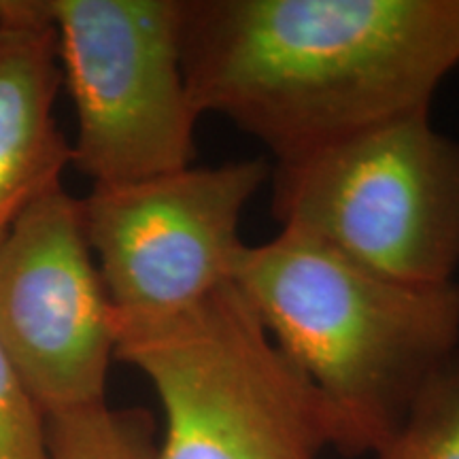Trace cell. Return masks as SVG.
Listing matches in <instances>:
<instances>
[{"label": "cell", "mask_w": 459, "mask_h": 459, "mask_svg": "<svg viewBox=\"0 0 459 459\" xmlns=\"http://www.w3.org/2000/svg\"><path fill=\"white\" fill-rule=\"evenodd\" d=\"M181 49L200 115L296 162L429 113L459 66V0H183Z\"/></svg>", "instance_id": "cell-1"}, {"label": "cell", "mask_w": 459, "mask_h": 459, "mask_svg": "<svg viewBox=\"0 0 459 459\" xmlns=\"http://www.w3.org/2000/svg\"><path fill=\"white\" fill-rule=\"evenodd\" d=\"M372 455L459 459V358L421 389L395 432Z\"/></svg>", "instance_id": "cell-10"}, {"label": "cell", "mask_w": 459, "mask_h": 459, "mask_svg": "<svg viewBox=\"0 0 459 459\" xmlns=\"http://www.w3.org/2000/svg\"><path fill=\"white\" fill-rule=\"evenodd\" d=\"M115 358L143 372L158 394V459L344 455L341 415L281 351L234 283L175 319L117 328Z\"/></svg>", "instance_id": "cell-3"}, {"label": "cell", "mask_w": 459, "mask_h": 459, "mask_svg": "<svg viewBox=\"0 0 459 459\" xmlns=\"http://www.w3.org/2000/svg\"><path fill=\"white\" fill-rule=\"evenodd\" d=\"M45 421L49 459H158L156 423L147 409H111L100 402Z\"/></svg>", "instance_id": "cell-9"}, {"label": "cell", "mask_w": 459, "mask_h": 459, "mask_svg": "<svg viewBox=\"0 0 459 459\" xmlns=\"http://www.w3.org/2000/svg\"><path fill=\"white\" fill-rule=\"evenodd\" d=\"M273 213L359 266L411 285L459 268V141L429 113L394 119L273 166Z\"/></svg>", "instance_id": "cell-4"}, {"label": "cell", "mask_w": 459, "mask_h": 459, "mask_svg": "<svg viewBox=\"0 0 459 459\" xmlns=\"http://www.w3.org/2000/svg\"><path fill=\"white\" fill-rule=\"evenodd\" d=\"M57 34L45 0H0V243L49 189L73 152L56 122Z\"/></svg>", "instance_id": "cell-8"}, {"label": "cell", "mask_w": 459, "mask_h": 459, "mask_svg": "<svg viewBox=\"0 0 459 459\" xmlns=\"http://www.w3.org/2000/svg\"><path fill=\"white\" fill-rule=\"evenodd\" d=\"M0 459H49L48 421L0 353Z\"/></svg>", "instance_id": "cell-11"}, {"label": "cell", "mask_w": 459, "mask_h": 459, "mask_svg": "<svg viewBox=\"0 0 459 459\" xmlns=\"http://www.w3.org/2000/svg\"><path fill=\"white\" fill-rule=\"evenodd\" d=\"M0 353L45 417L107 402L115 325L82 204L57 186L0 243Z\"/></svg>", "instance_id": "cell-7"}, {"label": "cell", "mask_w": 459, "mask_h": 459, "mask_svg": "<svg viewBox=\"0 0 459 459\" xmlns=\"http://www.w3.org/2000/svg\"><path fill=\"white\" fill-rule=\"evenodd\" d=\"M232 283L344 423V455L375 453L459 349V283L389 279L302 234L245 245Z\"/></svg>", "instance_id": "cell-2"}, {"label": "cell", "mask_w": 459, "mask_h": 459, "mask_svg": "<svg viewBox=\"0 0 459 459\" xmlns=\"http://www.w3.org/2000/svg\"><path fill=\"white\" fill-rule=\"evenodd\" d=\"M271 172L262 158L187 166L79 200L115 330L175 319L232 283L240 221Z\"/></svg>", "instance_id": "cell-6"}, {"label": "cell", "mask_w": 459, "mask_h": 459, "mask_svg": "<svg viewBox=\"0 0 459 459\" xmlns=\"http://www.w3.org/2000/svg\"><path fill=\"white\" fill-rule=\"evenodd\" d=\"M77 115L71 164L91 187L194 166L200 113L183 73V0H45Z\"/></svg>", "instance_id": "cell-5"}]
</instances>
